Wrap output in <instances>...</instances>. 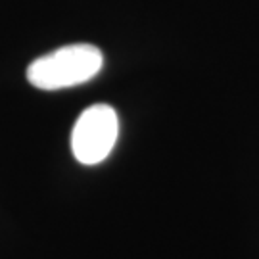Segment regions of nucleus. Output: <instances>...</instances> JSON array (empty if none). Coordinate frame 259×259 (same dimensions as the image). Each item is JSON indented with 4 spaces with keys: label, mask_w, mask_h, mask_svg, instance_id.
<instances>
[{
    "label": "nucleus",
    "mask_w": 259,
    "mask_h": 259,
    "mask_svg": "<svg viewBox=\"0 0 259 259\" xmlns=\"http://www.w3.org/2000/svg\"><path fill=\"white\" fill-rule=\"evenodd\" d=\"M102 65L100 48L84 42L67 45L33 60L27 67V81L40 91H60L91 81Z\"/></svg>",
    "instance_id": "1"
},
{
    "label": "nucleus",
    "mask_w": 259,
    "mask_h": 259,
    "mask_svg": "<svg viewBox=\"0 0 259 259\" xmlns=\"http://www.w3.org/2000/svg\"><path fill=\"white\" fill-rule=\"evenodd\" d=\"M119 135V119L108 104H94L77 117L71 131V150L79 163L96 165L110 156Z\"/></svg>",
    "instance_id": "2"
}]
</instances>
